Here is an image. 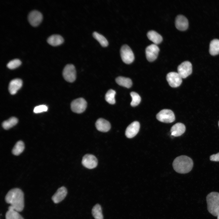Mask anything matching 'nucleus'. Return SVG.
Returning <instances> with one entry per match:
<instances>
[{"label": "nucleus", "mask_w": 219, "mask_h": 219, "mask_svg": "<svg viewBox=\"0 0 219 219\" xmlns=\"http://www.w3.org/2000/svg\"><path fill=\"white\" fill-rule=\"evenodd\" d=\"M166 79L169 85L172 87L176 88L179 86L182 82V78L176 72H171L166 75Z\"/></svg>", "instance_id": "obj_9"}, {"label": "nucleus", "mask_w": 219, "mask_h": 219, "mask_svg": "<svg viewBox=\"0 0 219 219\" xmlns=\"http://www.w3.org/2000/svg\"><path fill=\"white\" fill-rule=\"evenodd\" d=\"M95 125L97 130L102 132H107L111 128V125L109 122L101 118L97 120Z\"/></svg>", "instance_id": "obj_16"}, {"label": "nucleus", "mask_w": 219, "mask_h": 219, "mask_svg": "<svg viewBox=\"0 0 219 219\" xmlns=\"http://www.w3.org/2000/svg\"><path fill=\"white\" fill-rule=\"evenodd\" d=\"M159 121L165 123H171L175 120L174 113L169 109H163L160 111L156 116Z\"/></svg>", "instance_id": "obj_5"}, {"label": "nucleus", "mask_w": 219, "mask_h": 219, "mask_svg": "<svg viewBox=\"0 0 219 219\" xmlns=\"http://www.w3.org/2000/svg\"><path fill=\"white\" fill-rule=\"evenodd\" d=\"M147 36L149 40L156 45L160 43L162 40V36L154 30L149 31L147 33Z\"/></svg>", "instance_id": "obj_19"}, {"label": "nucleus", "mask_w": 219, "mask_h": 219, "mask_svg": "<svg viewBox=\"0 0 219 219\" xmlns=\"http://www.w3.org/2000/svg\"><path fill=\"white\" fill-rule=\"evenodd\" d=\"M63 75L65 80L69 82H73L76 79V71L74 66L72 64H68L64 67Z\"/></svg>", "instance_id": "obj_6"}, {"label": "nucleus", "mask_w": 219, "mask_h": 219, "mask_svg": "<svg viewBox=\"0 0 219 219\" xmlns=\"http://www.w3.org/2000/svg\"><path fill=\"white\" fill-rule=\"evenodd\" d=\"M22 80L19 78L12 80L9 83V90L12 95L15 94L22 85Z\"/></svg>", "instance_id": "obj_18"}, {"label": "nucleus", "mask_w": 219, "mask_h": 219, "mask_svg": "<svg viewBox=\"0 0 219 219\" xmlns=\"http://www.w3.org/2000/svg\"><path fill=\"white\" fill-rule=\"evenodd\" d=\"M132 100L130 103V105L133 107L135 106L138 105L141 101V98L140 96L136 92H132L130 93Z\"/></svg>", "instance_id": "obj_29"}, {"label": "nucleus", "mask_w": 219, "mask_h": 219, "mask_svg": "<svg viewBox=\"0 0 219 219\" xmlns=\"http://www.w3.org/2000/svg\"><path fill=\"white\" fill-rule=\"evenodd\" d=\"M185 130L186 127L185 125L182 123H178L172 127L170 131L172 136L179 137L182 134Z\"/></svg>", "instance_id": "obj_17"}, {"label": "nucleus", "mask_w": 219, "mask_h": 219, "mask_svg": "<svg viewBox=\"0 0 219 219\" xmlns=\"http://www.w3.org/2000/svg\"><path fill=\"white\" fill-rule=\"evenodd\" d=\"M209 52L212 55L219 54V40L214 39L210 42Z\"/></svg>", "instance_id": "obj_22"}, {"label": "nucleus", "mask_w": 219, "mask_h": 219, "mask_svg": "<svg viewBox=\"0 0 219 219\" xmlns=\"http://www.w3.org/2000/svg\"><path fill=\"white\" fill-rule=\"evenodd\" d=\"M120 54L122 61L126 64H130L134 60V53L130 48L127 45H124L121 47Z\"/></svg>", "instance_id": "obj_4"}, {"label": "nucleus", "mask_w": 219, "mask_h": 219, "mask_svg": "<svg viewBox=\"0 0 219 219\" xmlns=\"http://www.w3.org/2000/svg\"><path fill=\"white\" fill-rule=\"evenodd\" d=\"M177 71L182 78H186L192 73V65L189 61H184L178 66Z\"/></svg>", "instance_id": "obj_8"}, {"label": "nucleus", "mask_w": 219, "mask_h": 219, "mask_svg": "<svg viewBox=\"0 0 219 219\" xmlns=\"http://www.w3.org/2000/svg\"><path fill=\"white\" fill-rule=\"evenodd\" d=\"M140 128V124L138 122H133L127 127L125 132L126 136L129 138L133 137L138 133Z\"/></svg>", "instance_id": "obj_13"}, {"label": "nucleus", "mask_w": 219, "mask_h": 219, "mask_svg": "<svg viewBox=\"0 0 219 219\" xmlns=\"http://www.w3.org/2000/svg\"><path fill=\"white\" fill-rule=\"evenodd\" d=\"M18 122V119L15 117H13L3 121L2 125L4 129L8 130L16 125Z\"/></svg>", "instance_id": "obj_24"}, {"label": "nucleus", "mask_w": 219, "mask_h": 219, "mask_svg": "<svg viewBox=\"0 0 219 219\" xmlns=\"http://www.w3.org/2000/svg\"><path fill=\"white\" fill-rule=\"evenodd\" d=\"M5 219H24L19 212L13 210H8L5 214Z\"/></svg>", "instance_id": "obj_27"}, {"label": "nucleus", "mask_w": 219, "mask_h": 219, "mask_svg": "<svg viewBox=\"0 0 219 219\" xmlns=\"http://www.w3.org/2000/svg\"><path fill=\"white\" fill-rule=\"evenodd\" d=\"M159 48L157 45L152 44L148 46L145 49V54L147 60L150 62L155 60L157 58Z\"/></svg>", "instance_id": "obj_10"}, {"label": "nucleus", "mask_w": 219, "mask_h": 219, "mask_svg": "<svg viewBox=\"0 0 219 219\" xmlns=\"http://www.w3.org/2000/svg\"><path fill=\"white\" fill-rule=\"evenodd\" d=\"M24 148L23 142L21 141H18L12 150V153L14 155H18L23 152Z\"/></svg>", "instance_id": "obj_25"}, {"label": "nucleus", "mask_w": 219, "mask_h": 219, "mask_svg": "<svg viewBox=\"0 0 219 219\" xmlns=\"http://www.w3.org/2000/svg\"><path fill=\"white\" fill-rule=\"evenodd\" d=\"M175 26L177 29L181 30H185L188 26V21L186 17L182 15L177 16L175 20Z\"/></svg>", "instance_id": "obj_14"}, {"label": "nucleus", "mask_w": 219, "mask_h": 219, "mask_svg": "<svg viewBox=\"0 0 219 219\" xmlns=\"http://www.w3.org/2000/svg\"><path fill=\"white\" fill-rule=\"evenodd\" d=\"M172 166L176 172L181 174L186 173L192 170L193 162L189 157L186 155H181L175 159Z\"/></svg>", "instance_id": "obj_2"}, {"label": "nucleus", "mask_w": 219, "mask_h": 219, "mask_svg": "<svg viewBox=\"0 0 219 219\" xmlns=\"http://www.w3.org/2000/svg\"><path fill=\"white\" fill-rule=\"evenodd\" d=\"M116 93L115 91L111 89L109 90L106 94L105 98L109 103L113 104L115 103V96Z\"/></svg>", "instance_id": "obj_28"}, {"label": "nucleus", "mask_w": 219, "mask_h": 219, "mask_svg": "<svg viewBox=\"0 0 219 219\" xmlns=\"http://www.w3.org/2000/svg\"><path fill=\"white\" fill-rule=\"evenodd\" d=\"M210 160L212 161L219 162V152L211 155L210 157Z\"/></svg>", "instance_id": "obj_32"}, {"label": "nucleus", "mask_w": 219, "mask_h": 219, "mask_svg": "<svg viewBox=\"0 0 219 219\" xmlns=\"http://www.w3.org/2000/svg\"><path fill=\"white\" fill-rule=\"evenodd\" d=\"M71 109L73 112L80 113L83 112L87 106V102L83 98H79L73 101L71 104Z\"/></svg>", "instance_id": "obj_7"}, {"label": "nucleus", "mask_w": 219, "mask_h": 219, "mask_svg": "<svg viewBox=\"0 0 219 219\" xmlns=\"http://www.w3.org/2000/svg\"><path fill=\"white\" fill-rule=\"evenodd\" d=\"M21 61L18 59H15L10 61L7 64V67L10 69H14L19 67L21 64Z\"/></svg>", "instance_id": "obj_30"}, {"label": "nucleus", "mask_w": 219, "mask_h": 219, "mask_svg": "<svg viewBox=\"0 0 219 219\" xmlns=\"http://www.w3.org/2000/svg\"><path fill=\"white\" fill-rule=\"evenodd\" d=\"M93 36L99 43L102 46L106 47L108 45V42L107 40L103 35L96 32H94L93 33Z\"/></svg>", "instance_id": "obj_26"}, {"label": "nucleus", "mask_w": 219, "mask_h": 219, "mask_svg": "<svg viewBox=\"0 0 219 219\" xmlns=\"http://www.w3.org/2000/svg\"><path fill=\"white\" fill-rule=\"evenodd\" d=\"M207 208L209 212L214 216L219 214V193L212 192L206 197Z\"/></svg>", "instance_id": "obj_3"}, {"label": "nucleus", "mask_w": 219, "mask_h": 219, "mask_svg": "<svg viewBox=\"0 0 219 219\" xmlns=\"http://www.w3.org/2000/svg\"><path fill=\"white\" fill-rule=\"evenodd\" d=\"M217 219H219V214L217 216Z\"/></svg>", "instance_id": "obj_33"}, {"label": "nucleus", "mask_w": 219, "mask_h": 219, "mask_svg": "<svg viewBox=\"0 0 219 219\" xmlns=\"http://www.w3.org/2000/svg\"><path fill=\"white\" fill-rule=\"evenodd\" d=\"M92 213L95 219H103L102 207L99 204H97L93 207Z\"/></svg>", "instance_id": "obj_23"}, {"label": "nucleus", "mask_w": 219, "mask_h": 219, "mask_svg": "<svg viewBox=\"0 0 219 219\" xmlns=\"http://www.w3.org/2000/svg\"><path fill=\"white\" fill-rule=\"evenodd\" d=\"M48 107L45 105H42L36 106L34 109L33 112L35 113H39L47 111Z\"/></svg>", "instance_id": "obj_31"}, {"label": "nucleus", "mask_w": 219, "mask_h": 219, "mask_svg": "<svg viewBox=\"0 0 219 219\" xmlns=\"http://www.w3.org/2000/svg\"><path fill=\"white\" fill-rule=\"evenodd\" d=\"M41 13L36 10L31 11L28 15V20L30 24L33 26H36L40 23L42 19Z\"/></svg>", "instance_id": "obj_12"}, {"label": "nucleus", "mask_w": 219, "mask_h": 219, "mask_svg": "<svg viewBox=\"0 0 219 219\" xmlns=\"http://www.w3.org/2000/svg\"><path fill=\"white\" fill-rule=\"evenodd\" d=\"M82 164L85 167L89 169H92L96 167L98 161L96 157L93 155L86 154L82 158Z\"/></svg>", "instance_id": "obj_11"}, {"label": "nucleus", "mask_w": 219, "mask_h": 219, "mask_svg": "<svg viewBox=\"0 0 219 219\" xmlns=\"http://www.w3.org/2000/svg\"><path fill=\"white\" fill-rule=\"evenodd\" d=\"M67 194V190L64 186H62L58 188L55 193L52 197L53 202L57 203L61 201L66 196Z\"/></svg>", "instance_id": "obj_15"}, {"label": "nucleus", "mask_w": 219, "mask_h": 219, "mask_svg": "<svg viewBox=\"0 0 219 219\" xmlns=\"http://www.w3.org/2000/svg\"><path fill=\"white\" fill-rule=\"evenodd\" d=\"M64 41V39L58 34H53L50 36L47 39V42L50 44L56 46L61 44Z\"/></svg>", "instance_id": "obj_20"}, {"label": "nucleus", "mask_w": 219, "mask_h": 219, "mask_svg": "<svg viewBox=\"0 0 219 219\" xmlns=\"http://www.w3.org/2000/svg\"><path fill=\"white\" fill-rule=\"evenodd\" d=\"M218 126H219V122H218Z\"/></svg>", "instance_id": "obj_34"}, {"label": "nucleus", "mask_w": 219, "mask_h": 219, "mask_svg": "<svg viewBox=\"0 0 219 219\" xmlns=\"http://www.w3.org/2000/svg\"><path fill=\"white\" fill-rule=\"evenodd\" d=\"M116 81L119 85L128 88H130L132 85V82L130 79L122 76H119L116 78Z\"/></svg>", "instance_id": "obj_21"}, {"label": "nucleus", "mask_w": 219, "mask_h": 219, "mask_svg": "<svg viewBox=\"0 0 219 219\" xmlns=\"http://www.w3.org/2000/svg\"><path fill=\"white\" fill-rule=\"evenodd\" d=\"M6 202L10 205L8 210H13L18 212L22 211L24 207V193L19 188H15L10 190L5 198Z\"/></svg>", "instance_id": "obj_1"}]
</instances>
